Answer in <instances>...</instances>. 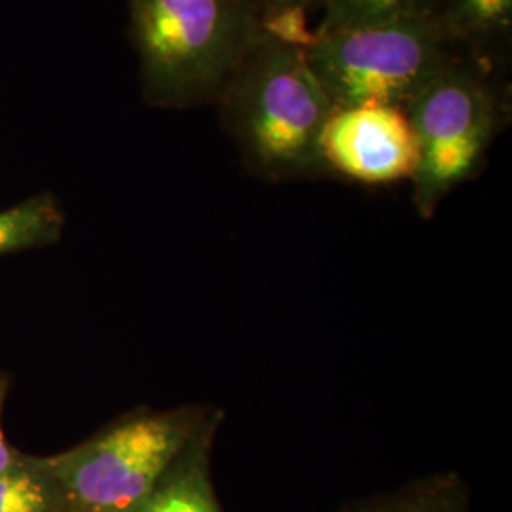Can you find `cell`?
Here are the masks:
<instances>
[{
  "label": "cell",
  "instance_id": "30bf717a",
  "mask_svg": "<svg viewBox=\"0 0 512 512\" xmlns=\"http://www.w3.org/2000/svg\"><path fill=\"white\" fill-rule=\"evenodd\" d=\"M63 215L52 196H37L0 213V255L52 243L59 238Z\"/></svg>",
  "mask_w": 512,
  "mask_h": 512
},
{
  "label": "cell",
  "instance_id": "52a82bcc",
  "mask_svg": "<svg viewBox=\"0 0 512 512\" xmlns=\"http://www.w3.org/2000/svg\"><path fill=\"white\" fill-rule=\"evenodd\" d=\"M222 418V410L215 408L152 492L131 512H222L209 471L211 448Z\"/></svg>",
  "mask_w": 512,
  "mask_h": 512
},
{
  "label": "cell",
  "instance_id": "ba28073f",
  "mask_svg": "<svg viewBox=\"0 0 512 512\" xmlns=\"http://www.w3.org/2000/svg\"><path fill=\"white\" fill-rule=\"evenodd\" d=\"M437 16L461 54L494 65L511 48L512 0H439Z\"/></svg>",
  "mask_w": 512,
  "mask_h": 512
},
{
  "label": "cell",
  "instance_id": "4fadbf2b",
  "mask_svg": "<svg viewBox=\"0 0 512 512\" xmlns=\"http://www.w3.org/2000/svg\"><path fill=\"white\" fill-rule=\"evenodd\" d=\"M52 495L37 475L10 469L0 475V512H50Z\"/></svg>",
  "mask_w": 512,
  "mask_h": 512
},
{
  "label": "cell",
  "instance_id": "7a4b0ae2",
  "mask_svg": "<svg viewBox=\"0 0 512 512\" xmlns=\"http://www.w3.org/2000/svg\"><path fill=\"white\" fill-rule=\"evenodd\" d=\"M143 93L164 109L215 105L260 31L249 0H128Z\"/></svg>",
  "mask_w": 512,
  "mask_h": 512
},
{
  "label": "cell",
  "instance_id": "5bb4252c",
  "mask_svg": "<svg viewBox=\"0 0 512 512\" xmlns=\"http://www.w3.org/2000/svg\"><path fill=\"white\" fill-rule=\"evenodd\" d=\"M0 406H2V385H0ZM14 467V458L6 446V440L2 437L0 431V475H4L6 471H10Z\"/></svg>",
  "mask_w": 512,
  "mask_h": 512
},
{
  "label": "cell",
  "instance_id": "9c48e42d",
  "mask_svg": "<svg viewBox=\"0 0 512 512\" xmlns=\"http://www.w3.org/2000/svg\"><path fill=\"white\" fill-rule=\"evenodd\" d=\"M342 512H469V494L456 473H440L353 501Z\"/></svg>",
  "mask_w": 512,
  "mask_h": 512
},
{
  "label": "cell",
  "instance_id": "3957f363",
  "mask_svg": "<svg viewBox=\"0 0 512 512\" xmlns=\"http://www.w3.org/2000/svg\"><path fill=\"white\" fill-rule=\"evenodd\" d=\"M302 48L334 109H406L461 55L437 14L313 31Z\"/></svg>",
  "mask_w": 512,
  "mask_h": 512
},
{
  "label": "cell",
  "instance_id": "8992f818",
  "mask_svg": "<svg viewBox=\"0 0 512 512\" xmlns=\"http://www.w3.org/2000/svg\"><path fill=\"white\" fill-rule=\"evenodd\" d=\"M319 154L327 175L370 186L412 181L420 164L416 131L397 107L332 110Z\"/></svg>",
  "mask_w": 512,
  "mask_h": 512
},
{
  "label": "cell",
  "instance_id": "277c9868",
  "mask_svg": "<svg viewBox=\"0 0 512 512\" xmlns=\"http://www.w3.org/2000/svg\"><path fill=\"white\" fill-rule=\"evenodd\" d=\"M490 69L492 63L461 54L404 109L420 147L412 203L423 219H433L452 190L482 171L505 124Z\"/></svg>",
  "mask_w": 512,
  "mask_h": 512
},
{
  "label": "cell",
  "instance_id": "7c38bea8",
  "mask_svg": "<svg viewBox=\"0 0 512 512\" xmlns=\"http://www.w3.org/2000/svg\"><path fill=\"white\" fill-rule=\"evenodd\" d=\"M249 4L264 31L304 46L313 35L306 16L313 8H321L323 0H249Z\"/></svg>",
  "mask_w": 512,
  "mask_h": 512
},
{
  "label": "cell",
  "instance_id": "6da1fadb",
  "mask_svg": "<svg viewBox=\"0 0 512 512\" xmlns=\"http://www.w3.org/2000/svg\"><path fill=\"white\" fill-rule=\"evenodd\" d=\"M215 105L256 179L287 183L327 175L319 139L334 105L300 44L260 27Z\"/></svg>",
  "mask_w": 512,
  "mask_h": 512
},
{
  "label": "cell",
  "instance_id": "5b68a950",
  "mask_svg": "<svg viewBox=\"0 0 512 512\" xmlns=\"http://www.w3.org/2000/svg\"><path fill=\"white\" fill-rule=\"evenodd\" d=\"M215 408L139 414L50 461L73 512H131Z\"/></svg>",
  "mask_w": 512,
  "mask_h": 512
},
{
  "label": "cell",
  "instance_id": "8fae6325",
  "mask_svg": "<svg viewBox=\"0 0 512 512\" xmlns=\"http://www.w3.org/2000/svg\"><path fill=\"white\" fill-rule=\"evenodd\" d=\"M325 18L317 31H338L397 19L437 14L439 0H323Z\"/></svg>",
  "mask_w": 512,
  "mask_h": 512
}]
</instances>
